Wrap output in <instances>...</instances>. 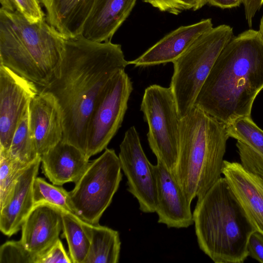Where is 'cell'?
Here are the masks:
<instances>
[{
  "mask_svg": "<svg viewBox=\"0 0 263 263\" xmlns=\"http://www.w3.org/2000/svg\"><path fill=\"white\" fill-rule=\"evenodd\" d=\"M128 65L121 45L111 41L98 42L81 35L64 39L59 69L41 90L52 95L60 107L63 141L85 154L86 129L92 112L110 80Z\"/></svg>",
  "mask_w": 263,
  "mask_h": 263,
  "instance_id": "1",
  "label": "cell"
},
{
  "mask_svg": "<svg viewBox=\"0 0 263 263\" xmlns=\"http://www.w3.org/2000/svg\"><path fill=\"white\" fill-rule=\"evenodd\" d=\"M263 89V37L249 29L233 37L218 57L194 105L226 126L251 117Z\"/></svg>",
  "mask_w": 263,
  "mask_h": 263,
  "instance_id": "2",
  "label": "cell"
},
{
  "mask_svg": "<svg viewBox=\"0 0 263 263\" xmlns=\"http://www.w3.org/2000/svg\"><path fill=\"white\" fill-rule=\"evenodd\" d=\"M229 138L224 124L196 106L181 118L178 156L171 173L190 202L221 177Z\"/></svg>",
  "mask_w": 263,
  "mask_h": 263,
  "instance_id": "3",
  "label": "cell"
},
{
  "mask_svg": "<svg viewBox=\"0 0 263 263\" xmlns=\"http://www.w3.org/2000/svg\"><path fill=\"white\" fill-rule=\"evenodd\" d=\"M193 215L198 246L213 261H245L255 230L224 177L197 199Z\"/></svg>",
  "mask_w": 263,
  "mask_h": 263,
  "instance_id": "4",
  "label": "cell"
},
{
  "mask_svg": "<svg viewBox=\"0 0 263 263\" xmlns=\"http://www.w3.org/2000/svg\"><path fill=\"white\" fill-rule=\"evenodd\" d=\"M64 38L46 21L0 9V65L42 87L59 69Z\"/></svg>",
  "mask_w": 263,
  "mask_h": 263,
  "instance_id": "5",
  "label": "cell"
},
{
  "mask_svg": "<svg viewBox=\"0 0 263 263\" xmlns=\"http://www.w3.org/2000/svg\"><path fill=\"white\" fill-rule=\"evenodd\" d=\"M233 28L220 25L205 32L175 60L170 87L181 118L194 106L215 61L233 37Z\"/></svg>",
  "mask_w": 263,
  "mask_h": 263,
  "instance_id": "6",
  "label": "cell"
},
{
  "mask_svg": "<svg viewBox=\"0 0 263 263\" xmlns=\"http://www.w3.org/2000/svg\"><path fill=\"white\" fill-rule=\"evenodd\" d=\"M119 158L114 149L89 162L69 192L74 213L83 221L98 224L110 205L122 178Z\"/></svg>",
  "mask_w": 263,
  "mask_h": 263,
  "instance_id": "7",
  "label": "cell"
},
{
  "mask_svg": "<svg viewBox=\"0 0 263 263\" xmlns=\"http://www.w3.org/2000/svg\"><path fill=\"white\" fill-rule=\"evenodd\" d=\"M140 110L148 124L149 147L157 160L171 172L178 156L181 118L170 87L157 84L147 87Z\"/></svg>",
  "mask_w": 263,
  "mask_h": 263,
  "instance_id": "8",
  "label": "cell"
},
{
  "mask_svg": "<svg viewBox=\"0 0 263 263\" xmlns=\"http://www.w3.org/2000/svg\"><path fill=\"white\" fill-rule=\"evenodd\" d=\"M133 90L130 78L122 70L103 91L87 126L85 155L88 159L105 149L121 126Z\"/></svg>",
  "mask_w": 263,
  "mask_h": 263,
  "instance_id": "9",
  "label": "cell"
},
{
  "mask_svg": "<svg viewBox=\"0 0 263 263\" xmlns=\"http://www.w3.org/2000/svg\"><path fill=\"white\" fill-rule=\"evenodd\" d=\"M118 157L127 178V190L137 200L140 210L144 213L155 212L157 190L153 164L144 153L135 126L125 132Z\"/></svg>",
  "mask_w": 263,
  "mask_h": 263,
  "instance_id": "10",
  "label": "cell"
},
{
  "mask_svg": "<svg viewBox=\"0 0 263 263\" xmlns=\"http://www.w3.org/2000/svg\"><path fill=\"white\" fill-rule=\"evenodd\" d=\"M37 86L0 65V150L9 151L20 120L40 92Z\"/></svg>",
  "mask_w": 263,
  "mask_h": 263,
  "instance_id": "11",
  "label": "cell"
},
{
  "mask_svg": "<svg viewBox=\"0 0 263 263\" xmlns=\"http://www.w3.org/2000/svg\"><path fill=\"white\" fill-rule=\"evenodd\" d=\"M157 190L158 222L168 228H187L194 224L191 202L171 172L160 160L153 164Z\"/></svg>",
  "mask_w": 263,
  "mask_h": 263,
  "instance_id": "12",
  "label": "cell"
},
{
  "mask_svg": "<svg viewBox=\"0 0 263 263\" xmlns=\"http://www.w3.org/2000/svg\"><path fill=\"white\" fill-rule=\"evenodd\" d=\"M222 174L256 231L263 235V175L224 160Z\"/></svg>",
  "mask_w": 263,
  "mask_h": 263,
  "instance_id": "13",
  "label": "cell"
},
{
  "mask_svg": "<svg viewBox=\"0 0 263 263\" xmlns=\"http://www.w3.org/2000/svg\"><path fill=\"white\" fill-rule=\"evenodd\" d=\"M29 115L30 129L41 156L63 139L61 110L52 95L40 91L30 103Z\"/></svg>",
  "mask_w": 263,
  "mask_h": 263,
  "instance_id": "14",
  "label": "cell"
},
{
  "mask_svg": "<svg viewBox=\"0 0 263 263\" xmlns=\"http://www.w3.org/2000/svg\"><path fill=\"white\" fill-rule=\"evenodd\" d=\"M62 229L61 209L47 203L37 204L22 223L20 240L36 256L46 251L59 238Z\"/></svg>",
  "mask_w": 263,
  "mask_h": 263,
  "instance_id": "15",
  "label": "cell"
},
{
  "mask_svg": "<svg viewBox=\"0 0 263 263\" xmlns=\"http://www.w3.org/2000/svg\"><path fill=\"white\" fill-rule=\"evenodd\" d=\"M211 18L187 26H181L171 31L138 58L128 61L135 67H146L173 62L200 35L212 29Z\"/></svg>",
  "mask_w": 263,
  "mask_h": 263,
  "instance_id": "16",
  "label": "cell"
},
{
  "mask_svg": "<svg viewBox=\"0 0 263 263\" xmlns=\"http://www.w3.org/2000/svg\"><path fill=\"white\" fill-rule=\"evenodd\" d=\"M41 164L40 156L27 166L17 179L8 198L0 208V230L5 235L10 237L16 233L34 206L33 184Z\"/></svg>",
  "mask_w": 263,
  "mask_h": 263,
  "instance_id": "17",
  "label": "cell"
},
{
  "mask_svg": "<svg viewBox=\"0 0 263 263\" xmlns=\"http://www.w3.org/2000/svg\"><path fill=\"white\" fill-rule=\"evenodd\" d=\"M137 0H96L81 35L98 42L111 41L129 15Z\"/></svg>",
  "mask_w": 263,
  "mask_h": 263,
  "instance_id": "18",
  "label": "cell"
},
{
  "mask_svg": "<svg viewBox=\"0 0 263 263\" xmlns=\"http://www.w3.org/2000/svg\"><path fill=\"white\" fill-rule=\"evenodd\" d=\"M41 157L43 173L57 185L75 183L89 163L82 151L63 140Z\"/></svg>",
  "mask_w": 263,
  "mask_h": 263,
  "instance_id": "19",
  "label": "cell"
},
{
  "mask_svg": "<svg viewBox=\"0 0 263 263\" xmlns=\"http://www.w3.org/2000/svg\"><path fill=\"white\" fill-rule=\"evenodd\" d=\"M46 20L64 39L81 35L96 0H39Z\"/></svg>",
  "mask_w": 263,
  "mask_h": 263,
  "instance_id": "20",
  "label": "cell"
},
{
  "mask_svg": "<svg viewBox=\"0 0 263 263\" xmlns=\"http://www.w3.org/2000/svg\"><path fill=\"white\" fill-rule=\"evenodd\" d=\"M90 239V248L84 263H117L121 242L118 231L106 226L82 220Z\"/></svg>",
  "mask_w": 263,
  "mask_h": 263,
  "instance_id": "21",
  "label": "cell"
},
{
  "mask_svg": "<svg viewBox=\"0 0 263 263\" xmlns=\"http://www.w3.org/2000/svg\"><path fill=\"white\" fill-rule=\"evenodd\" d=\"M62 217L63 236L67 240L72 262L84 263L90 242L82 220L75 214L64 210H62Z\"/></svg>",
  "mask_w": 263,
  "mask_h": 263,
  "instance_id": "22",
  "label": "cell"
},
{
  "mask_svg": "<svg viewBox=\"0 0 263 263\" xmlns=\"http://www.w3.org/2000/svg\"><path fill=\"white\" fill-rule=\"evenodd\" d=\"M29 110V106L17 124L8 151L12 157L26 164L32 163L40 156L30 127Z\"/></svg>",
  "mask_w": 263,
  "mask_h": 263,
  "instance_id": "23",
  "label": "cell"
},
{
  "mask_svg": "<svg viewBox=\"0 0 263 263\" xmlns=\"http://www.w3.org/2000/svg\"><path fill=\"white\" fill-rule=\"evenodd\" d=\"M228 135L240 141L263 157V130L251 117L240 118L226 126Z\"/></svg>",
  "mask_w": 263,
  "mask_h": 263,
  "instance_id": "24",
  "label": "cell"
},
{
  "mask_svg": "<svg viewBox=\"0 0 263 263\" xmlns=\"http://www.w3.org/2000/svg\"><path fill=\"white\" fill-rule=\"evenodd\" d=\"M33 197L34 205L47 203L74 213L69 192L61 186L47 182L42 178L36 177L34 180Z\"/></svg>",
  "mask_w": 263,
  "mask_h": 263,
  "instance_id": "25",
  "label": "cell"
},
{
  "mask_svg": "<svg viewBox=\"0 0 263 263\" xmlns=\"http://www.w3.org/2000/svg\"><path fill=\"white\" fill-rule=\"evenodd\" d=\"M29 164L13 158L8 151L0 150V208L6 201L19 177Z\"/></svg>",
  "mask_w": 263,
  "mask_h": 263,
  "instance_id": "26",
  "label": "cell"
},
{
  "mask_svg": "<svg viewBox=\"0 0 263 263\" xmlns=\"http://www.w3.org/2000/svg\"><path fill=\"white\" fill-rule=\"evenodd\" d=\"M31 253L21 240L7 241L0 247V263H35Z\"/></svg>",
  "mask_w": 263,
  "mask_h": 263,
  "instance_id": "27",
  "label": "cell"
},
{
  "mask_svg": "<svg viewBox=\"0 0 263 263\" xmlns=\"http://www.w3.org/2000/svg\"><path fill=\"white\" fill-rule=\"evenodd\" d=\"M161 12L178 15L185 10L196 11L207 4L206 0H142Z\"/></svg>",
  "mask_w": 263,
  "mask_h": 263,
  "instance_id": "28",
  "label": "cell"
},
{
  "mask_svg": "<svg viewBox=\"0 0 263 263\" xmlns=\"http://www.w3.org/2000/svg\"><path fill=\"white\" fill-rule=\"evenodd\" d=\"M35 263H72L59 238L46 251L35 256Z\"/></svg>",
  "mask_w": 263,
  "mask_h": 263,
  "instance_id": "29",
  "label": "cell"
},
{
  "mask_svg": "<svg viewBox=\"0 0 263 263\" xmlns=\"http://www.w3.org/2000/svg\"><path fill=\"white\" fill-rule=\"evenodd\" d=\"M17 11L31 23H35L46 18L39 0H14Z\"/></svg>",
  "mask_w": 263,
  "mask_h": 263,
  "instance_id": "30",
  "label": "cell"
},
{
  "mask_svg": "<svg viewBox=\"0 0 263 263\" xmlns=\"http://www.w3.org/2000/svg\"><path fill=\"white\" fill-rule=\"evenodd\" d=\"M249 256L263 263V235L254 231L250 235L247 245Z\"/></svg>",
  "mask_w": 263,
  "mask_h": 263,
  "instance_id": "31",
  "label": "cell"
},
{
  "mask_svg": "<svg viewBox=\"0 0 263 263\" xmlns=\"http://www.w3.org/2000/svg\"><path fill=\"white\" fill-rule=\"evenodd\" d=\"M246 19L248 26L251 27L252 20L256 12L263 4V0H243Z\"/></svg>",
  "mask_w": 263,
  "mask_h": 263,
  "instance_id": "32",
  "label": "cell"
},
{
  "mask_svg": "<svg viewBox=\"0 0 263 263\" xmlns=\"http://www.w3.org/2000/svg\"><path fill=\"white\" fill-rule=\"evenodd\" d=\"M209 5L221 9L232 8L239 6L243 0H206Z\"/></svg>",
  "mask_w": 263,
  "mask_h": 263,
  "instance_id": "33",
  "label": "cell"
},
{
  "mask_svg": "<svg viewBox=\"0 0 263 263\" xmlns=\"http://www.w3.org/2000/svg\"><path fill=\"white\" fill-rule=\"evenodd\" d=\"M1 8L10 12L17 11V6L14 0H0Z\"/></svg>",
  "mask_w": 263,
  "mask_h": 263,
  "instance_id": "34",
  "label": "cell"
},
{
  "mask_svg": "<svg viewBox=\"0 0 263 263\" xmlns=\"http://www.w3.org/2000/svg\"><path fill=\"white\" fill-rule=\"evenodd\" d=\"M259 31L263 37V15L260 20Z\"/></svg>",
  "mask_w": 263,
  "mask_h": 263,
  "instance_id": "35",
  "label": "cell"
}]
</instances>
